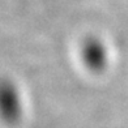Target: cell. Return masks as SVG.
Returning a JSON list of instances; mask_svg holds the SVG:
<instances>
[{"instance_id": "1", "label": "cell", "mask_w": 128, "mask_h": 128, "mask_svg": "<svg viewBox=\"0 0 128 128\" xmlns=\"http://www.w3.org/2000/svg\"><path fill=\"white\" fill-rule=\"evenodd\" d=\"M24 114L21 92L12 80H0V120L8 126L17 124Z\"/></svg>"}, {"instance_id": "2", "label": "cell", "mask_w": 128, "mask_h": 128, "mask_svg": "<svg viewBox=\"0 0 128 128\" xmlns=\"http://www.w3.org/2000/svg\"><path fill=\"white\" fill-rule=\"evenodd\" d=\"M80 60L90 73H102L108 62V52L103 40L96 36L84 38L80 44Z\"/></svg>"}]
</instances>
